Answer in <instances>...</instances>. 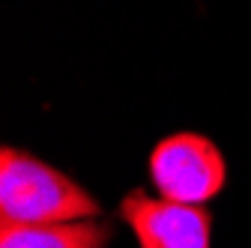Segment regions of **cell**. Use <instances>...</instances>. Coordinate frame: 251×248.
I'll use <instances>...</instances> for the list:
<instances>
[{
    "instance_id": "4",
    "label": "cell",
    "mask_w": 251,
    "mask_h": 248,
    "mask_svg": "<svg viewBox=\"0 0 251 248\" xmlns=\"http://www.w3.org/2000/svg\"><path fill=\"white\" fill-rule=\"evenodd\" d=\"M111 227L102 222L9 224L0 222V248H108Z\"/></svg>"
},
{
    "instance_id": "3",
    "label": "cell",
    "mask_w": 251,
    "mask_h": 248,
    "mask_svg": "<svg viewBox=\"0 0 251 248\" xmlns=\"http://www.w3.org/2000/svg\"><path fill=\"white\" fill-rule=\"evenodd\" d=\"M138 248H212V212L206 206L174 203L147 189H129L117 206Z\"/></svg>"
},
{
    "instance_id": "2",
    "label": "cell",
    "mask_w": 251,
    "mask_h": 248,
    "mask_svg": "<svg viewBox=\"0 0 251 248\" xmlns=\"http://www.w3.org/2000/svg\"><path fill=\"white\" fill-rule=\"evenodd\" d=\"M147 174L159 198L206 206L227 185V159L209 135L174 132L150 149Z\"/></svg>"
},
{
    "instance_id": "1",
    "label": "cell",
    "mask_w": 251,
    "mask_h": 248,
    "mask_svg": "<svg viewBox=\"0 0 251 248\" xmlns=\"http://www.w3.org/2000/svg\"><path fill=\"white\" fill-rule=\"evenodd\" d=\"M102 203L69 174L39 156L3 144L0 149V222L9 224H69L93 222Z\"/></svg>"
}]
</instances>
